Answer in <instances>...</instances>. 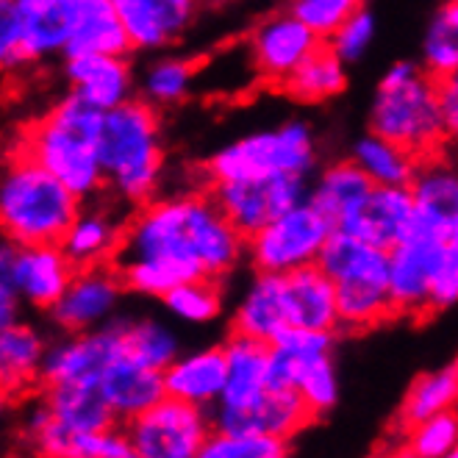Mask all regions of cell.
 Here are the masks:
<instances>
[{
  "label": "cell",
  "mask_w": 458,
  "mask_h": 458,
  "mask_svg": "<svg viewBox=\"0 0 458 458\" xmlns=\"http://www.w3.org/2000/svg\"><path fill=\"white\" fill-rule=\"evenodd\" d=\"M47 339L29 322H12L0 328V378L9 394L42 384V367L47 356Z\"/></svg>",
  "instance_id": "83f0119b"
},
{
  "label": "cell",
  "mask_w": 458,
  "mask_h": 458,
  "mask_svg": "<svg viewBox=\"0 0 458 458\" xmlns=\"http://www.w3.org/2000/svg\"><path fill=\"white\" fill-rule=\"evenodd\" d=\"M309 183L306 175H269L211 183L208 192L220 203L225 217L250 239L289 208L309 200Z\"/></svg>",
  "instance_id": "8fae6325"
},
{
  "label": "cell",
  "mask_w": 458,
  "mask_h": 458,
  "mask_svg": "<svg viewBox=\"0 0 458 458\" xmlns=\"http://www.w3.org/2000/svg\"><path fill=\"white\" fill-rule=\"evenodd\" d=\"M67 9L72 17V37L64 59L133 50L112 0H67Z\"/></svg>",
  "instance_id": "d4e9b609"
},
{
  "label": "cell",
  "mask_w": 458,
  "mask_h": 458,
  "mask_svg": "<svg viewBox=\"0 0 458 458\" xmlns=\"http://www.w3.org/2000/svg\"><path fill=\"white\" fill-rule=\"evenodd\" d=\"M375 31H378V22H375L372 12H367L364 6L350 14L339 29L334 31L331 39H326L344 64H356L359 59H364V53L372 47L375 42Z\"/></svg>",
  "instance_id": "ee69618b"
},
{
  "label": "cell",
  "mask_w": 458,
  "mask_h": 458,
  "mask_svg": "<svg viewBox=\"0 0 458 458\" xmlns=\"http://www.w3.org/2000/svg\"><path fill=\"white\" fill-rule=\"evenodd\" d=\"M455 406H458V359L434 372L420 375L400 403L397 425L409 430L411 425Z\"/></svg>",
  "instance_id": "d590c367"
},
{
  "label": "cell",
  "mask_w": 458,
  "mask_h": 458,
  "mask_svg": "<svg viewBox=\"0 0 458 458\" xmlns=\"http://www.w3.org/2000/svg\"><path fill=\"white\" fill-rule=\"evenodd\" d=\"M125 430L140 458H200L214 434V420L208 409L165 397L150 411L125 422Z\"/></svg>",
  "instance_id": "30bf717a"
},
{
  "label": "cell",
  "mask_w": 458,
  "mask_h": 458,
  "mask_svg": "<svg viewBox=\"0 0 458 458\" xmlns=\"http://www.w3.org/2000/svg\"><path fill=\"white\" fill-rule=\"evenodd\" d=\"M334 231V220L311 200H303L248 239V259L256 273L289 276L317 264Z\"/></svg>",
  "instance_id": "ba28073f"
},
{
  "label": "cell",
  "mask_w": 458,
  "mask_h": 458,
  "mask_svg": "<svg viewBox=\"0 0 458 458\" xmlns=\"http://www.w3.org/2000/svg\"><path fill=\"white\" fill-rule=\"evenodd\" d=\"M326 42L314 29L294 14L281 12L259 22L248 37V62L259 78L284 84L311 53Z\"/></svg>",
  "instance_id": "2e32d148"
},
{
  "label": "cell",
  "mask_w": 458,
  "mask_h": 458,
  "mask_svg": "<svg viewBox=\"0 0 458 458\" xmlns=\"http://www.w3.org/2000/svg\"><path fill=\"white\" fill-rule=\"evenodd\" d=\"M334 284L389 281V250L336 228L317 261Z\"/></svg>",
  "instance_id": "f1b7e54d"
},
{
  "label": "cell",
  "mask_w": 458,
  "mask_h": 458,
  "mask_svg": "<svg viewBox=\"0 0 458 458\" xmlns=\"http://www.w3.org/2000/svg\"><path fill=\"white\" fill-rule=\"evenodd\" d=\"M120 359H125L123 317L112 319L103 328L64 334V339L50 342L42 367V384H100L109 367Z\"/></svg>",
  "instance_id": "9a60e30c"
},
{
  "label": "cell",
  "mask_w": 458,
  "mask_h": 458,
  "mask_svg": "<svg viewBox=\"0 0 458 458\" xmlns=\"http://www.w3.org/2000/svg\"><path fill=\"white\" fill-rule=\"evenodd\" d=\"M123 292L128 289L114 264L78 267L59 303L47 314L53 319V326L64 334L95 331L117 319Z\"/></svg>",
  "instance_id": "5bb4252c"
},
{
  "label": "cell",
  "mask_w": 458,
  "mask_h": 458,
  "mask_svg": "<svg viewBox=\"0 0 458 458\" xmlns=\"http://www.w3.org/2000/svg\"><path fill=\"white\" fill-rule=\"evenodd\" d=\"M437 87H439V106H442L447 142L458 145V70L437 78Z\"/></svg>",
  "instance_id": "bcb514c9"
},
{
  "label": "cell",
  "mask_w": 458,
  "mask_h": 458,
  "mask_svg": "<svg viewBox=\"0 0 458 458\" xmlns=\"http://www.w3.org/2000/svg\"><path fill=\"white\" fill-rule=\"evenodd\" d=\"M375 458H417L409 447H403V450H397V453H389V455H375Z\"/></svg>",
  "instance_id": "7dc6e473"
},
{
  "label": "cell",
  "mask_w": 458,
  "mask_h": 458,
  "mask_svg": "<svg viewBox=\"0 0 458 458\" xmlns=\"http://www.w3.org/2000/svg\"><path fill=\"white\" fill-rule=\"evenodd\" d=\"M417 220V203L411 186H372L369 195L336 225L369 245L392 250L411 231Z\"/></svg>",
  "instance_id": "ffe728a7"
},
{
  "label": "cell",
  "mask_w": 458,
  "mask_h": 458,
  "mask_svg": "<svg viewBox=\"0 0 458 458\" xmlns=\"http://www.w3.org/2000/svg\"><path fill=\"white\" fill-rule=\"evenodd\" d=\"M72 37L67 0H0V62L4 70L64 59Z\"/></svg>",
  "instance_id": "52a82bcc"
},
{
  "label": "cell",
  "mask_w": 458,
  "mask_h": 458,
  "mask_svg": "<svg viewBox=\"0 0 458 458\" xmlns=\"http://www.w3.org/2000/svg\"><path fill=\"white\" fill-rule=\"evenodd\" d=\"M339 328L364 331L394 314L389 281H344L336 284Z\"/></svg>",
  "instance_id": "74e56055"
},
{
  "label": "cell",
  "mask_w": 458,
  "mask_h": 458,
  "mask_svg": "<svg viewBox=\"0 0 458 458\" xmlns=\"http://www.w3.org/2000/svg\"><path fill=\"white\" fill-rule=\"evenodd\" d=\"M200 458H289V439L264 434H231L217 430L208 437Z\"/></svg>",
  "instance_id": "60d3db41"
},
{
  "label": "cell",
  "mask_w": 458,
  "mask_h": 458,
  "mask_svg": "<svg viewBox=\"0 0 458 458\" xmlns=\"http://www.w3.org/2000/svg\"><path fill=\"white\" fill-rule=\"evenodd\" d=\"M211 420L217 430H231V434H264L292 439L314 420V414L298 389L267 386L242 409H211Z\"/></svg>",
  "instance_id": "e0dca14e"
},
{
  "label": "cell",
  "mask_w": 458,
  "mask_h": 458,
  "mask_svg": "<svg viewBox=\"0 0 458 458\" xmlns=\"http://www.w3.org/2000/svg\"><path fill=\"white\" fill-rule=\"evenodd\" d=\"M447 458H458V447H455V450H453V453H450Z\"/></svg>",
  "instance_id": "681fc988"
},
{
  "label": "cell",
  "mask_w": 458,
  "mask_h": 458,
  "mask_svg": "<svg viewBox=\"0 0 458 458\" xmlns=\"http://www.w3.org/2000/svg\"><path fill=\"white\" fill-rule=\"evenodd\" d=\"M223 347L228 361V384L214 409H242L267 389L269 344L242 334H231Z\"/></svg>",
  "instance_id": "4316f807"
},
{
  "label": "cell",
  "mask_w": 458,
  "mask_h": 458,
  "mask_svg": "<svg viewBox=\"0 0 458 458\" xmlns=\"http://www.w3.org/2000/svg\"><path fill=\"white\" fill-rule=\"evenodd\" d=\"M20 439L37 458H140L125 425L72 430L53 417L42 400L22 417Z\"/></svg>",
  "instance_id": "7c38bea8"
},
{
  "label": "cell",
  "mask_w": 458,
  "mask_h": 458,
  "mask_svg": "<svg viewBox=\"0 0 458 458\" xmlns=\"http://www.w3.org/2000/svg\"><path fill=\"white\" fill-rule=\"evenodd\" d=\"M75 276V264L62 245H14L4 242L0 253V278L9 281L20 301L37 311H50L59 303Z\"/></svg>",
  "instance_id": "4fadbf2b"
},
{
  "label": "cell",
  "mask_w": 458,
  "mask_h": 458,
  "mask_svg": "<svg viewBox=\"0 0 458 458\" xmlns=\"http://www.w3.org/2000/svg\"><path fill=\"white\" fill-rule=\"evenodd\" d=\"M364 0H292V12L322 39H331L339 25L361 9Z\"/></svg>",
  "instance_id": "f6af8a7d"
},
{
  "label": "cell",
  "mask_w": 458,
  "mask_h": 458,
  "mask_svg": "<svg viewBox=\"0 0 458 458\" xmlns=\"http://www.w3.org/2000/svg\"><path fill=\"white\" fill-rule=\"evenodd\" d=\"M228 384V361L225 347L211 344L181 353L167 369H165V389L167 397L192 403L200 409H214L220 403Z\"/></svg>",
  "instance_id": "44dd1931"
},
{
  "label": "cell",
  "mask_w": 458,
  "mask_h": 458,
  "mask_svg": "<svg viewBox=\"0 0 458 458\" xmlns=\"http://www.w3.org/2000/svg\"><path fill=\"white\" fill-rule=\"evenodd\" d=\"M447 239L425 220H414L411 231L389 250V292L394 314H430V294L445 261Z\"/></svg>",
  "instance_id": "9c48e42d"
},
{
  "label": "cell",
  "mask_w": 458,
  "mask_h": 458,
  "mask_svg": "<svg viewBox=\"0 0 458 458\" xmlns=\"http://www.w3.org/2000/svg\"><path fill=\"white\" fill-rule=\"evenodd\" d=\"M125 223L120 214H114L109 206L92 200H84L78 217L67 228L64 239L59 242L67 259L78 267H95V264H114L117 250L123 245Z\"/></svg>",
  "instance_id": "7402d4cb"
},
{
  "label": "cell",
  "mask_w": 458,
  "mask_h": 458,
  "mask_svg": "<svg viewBox=\"0 0 458 458\" xmlns=\"http://www.w3.org/2000/svg\"><path fill=\"white\" fill-rule=\"evenodd\" d=\"M103 117L106 112L67 92L17 133L14 150L39 161L81 200H92L106 192L100 161Z\"/></svg>",
  "instance_id": "7a4b0ae2"
},
{
  "label": "cell",
  "mask_w": 458,
  "mask_h": 458,
  "mask_svg": "<svg viewBox=\"0 0 458 458\" xmlns=\"http://www.w3.org/2000/svg\"><path fill=\"white\" fill-rule=\"evenodd\" d=\"M420 64L434 78L458 70V0H445L430 14L420 42Z\"/></svg>",
  "instance_id": "f35d334b"
},
{
  "label": "cell",
  "mask_w": 458,
  "mask_h": 458,
  "mask_svg": "<svg viewBox=\"0 0 458 458\" xmlns=\"http://www.w3.org/2000/svg\"><path fill=\"white\" fill-rule=\"evenodd\" d=\"M211 4H233V0H211Z\"/></svg>",
  "instance_id": "c3c4849f"
},
{
  "label": "cell",
  "mask_w": 458,
  "mask_h": 458,
  "mask_svg": "<svg viewBox=\"0 0 458 458\" xmlns=\"http://www.w3.org/2000/svg\"><path fill=\"white\" fill-rule=\"evenodd\" d=\"M81 200L39 161L14 150L0 181V225L14 245H59Z\"/></svg>",
  "instance_id": "277c9868"
},
{
  "label": "cell",
  "mask_w": 458,
  "mask_h": 458,
  "mask_svg": "<svg viewBox=\"0 0 458 458\" xmlns=\"http://www.w3.org/2000/svg\"><path fill=\"white\" fill-rule=\"evenodd\" d=\"M406 447L417 458H447L458 447V409L439 411L406 430Z\"/></svg>",
  "instance_id": "b9f144b4"
},
{
  "label": "cell",
  "mask_w": 458,
  "mask_h": 458,
  "mask_svg": "<svg viewBox=\"0 0 458 458\" xmlns=\"http://www.w3.org/2000/svg\"><path fill=\"white\" fill-rule=\"evenodd\" d=\"M231 328L233 334L273 344L289 328L284 276L256 273L233 309Z\"/></svg>",
  "instance_id": "603a6c76"
},
{
  "label": "cell",
  "mask_w": 458,
  "mask_h": 458,
  "mask_svg": "<svg viewBox=\"0 0 458 458\" xmlns=\"http://www.w3.org/2000/svg\"><path fill=\"white\" fill-rule=\"evenodd\" d=\"M248 256L242 233L211 192L153 198L125 223L114 267L125 289L165 298L192 278H228Z\"/></svg>",
  "instance_id": "6da1fadb"
},
{
  "label": "cell",
  "mask_w": 458,
  "mask_h": 458,
  "mask_svg": "<svg viewBox=\"0 0 458 458\" xmlns=\"http://www.w3.org/2000/svg\"><path fill=\"white\" fill-rule=\"evenodd\" d=\"M100 161L106 195L125 206H145L156 198L165 175V142H161L158 109L133 98L103 117Z\"/></svg>",
  "instance_id": "3957f363"
},
{
  "label": "cell",
  "mask_w": 458,
  "mask_h": 458,
  "mask_svg": "<svg viewBox=\"0 0 458 458\" xmlns=\"http://www.w3.org/2000/svg\"><path fill=\"white\" fill-rule=\"evenodd\" d=\"M317 167V137L306 120H286L236 137L206 161L211 183L269 178V175H311Z\"/></svg>",
  "instance_id": "8992f818"
},
{
  "label": "cell",
  "mask_w": 458,
  "mask_h": 458,
  "mask_svg": "<svg viewBox=\"0 0 458 458\" xmlns=\"http://www.w3.org/2000/svg\"><path fill=\"white\" fill-rule=\"evenodd\" d=\"M350 158L372 181V186H411L422 167L420 156L372 131L353 142Z\"/></svg>",
  "instance_id": "1f68e13d"
},
{
  "label": "cell",
  "mask_w": 458,
  "mask_h": 458,
  "mask_svg": "<svg viewBox=\"0 0 458 458\" xmlns=\"http://www.w3.org/2000/svg\"><path fill=\"white\" fill-rule=\"evenodd\" d=\"M170 317L186 326H208L223 314V286L217 278H192L161 298Z\"/></svg>",
  "instance_id": "ab89813d"
},
{
  "label": "cell",
  "mask_w": 458,
  "mask_h": 458,
  "mask_svg": "<svg viewBox=\"0 0 458 458\" xmlns=\"http://www.w3.org/2000/svg\"><path fill=\"white\" fill-rule=\"evenodd\" d=\"M45 409L72 430H106L120 425L100 384H50L42 394Z\"/></svg>",
  "instance_id": "f546056e"
},
{
  "label": "cell",
  "mask_w": 458,
  "mask_h": 458,
  "mask_svg": "<svg viewBox=\"0 0 458 458\" xmlns=\"http://www.w3.org/2000/svg\"><path fill=\"white\" fill-rule=\"evenodd\" d=\"M372 190V181L359 170L353 158L331 161L317 170L314 181L309 183V200L326 214L334 225H339L350 211H353Z\"/></svg>",
  "instance_id": "4dcf8cb0"
},
{
  "label": "cell",
  "mask_w": 458,
  "mask_h": 458,
  "mask_svg": "<svg viewBox=\"0 0 458 458\" xmlns=\"http://www.w3.org/2000/svg\"><path fill=\"white\" fill-rule=\"evenodd\" d=\"M281 87L298 103H326L344 92L347 64L339 59V53L328 42H322Z\"/></svg>",
  "instance_id": "836d02e7"
},
{
  "label": "cell",
  "mask_w": 458,
  "mask_h": 458,
  "mask_svg": "<svg viewBox=\"0 0 458 458\" xmlns=\"http://www.w3.org/2000/svg\"><path fill=\"white\" fill-rule=\"evenodd\" d=\"M367 128L403 145L422 161L434 158L447 142L437 78L420 62L392 64L375 87Z\"/></svg>",
  "instance_id": "5b68a950"
},
{
  "label": "cell",
  "mask_w": 458,
  "mask_h": 458,
  "mask_svg": "<svg viewBox=\"0 0 458 458\" xmlns=\"http://www.w3.org/2000/svg\"><path fill=\"white\" fill-rule=\"evenodd\" d=\"M298 392L309 403L314 417H326L328 411H334V406L339 403V375H336L334 353L303 361Z\"/></svg>",
  "instance_id": "7bdbcfd3"
},
{
  "label": "cell",
  "mask_w": 458,
  "mask_h": 458,
  "mask_svg": "<svg viewBox=\"0 0 458 458\" xmlns=\"http://www.w3.org/2000/svg\"><path fill=\"white\" fill-rule=\"evenodd\" d=\"M123 350L125 359L161 372L181 356L175 331L156 317H123Z\"/></svg>",
  "instance_id": "8d00e7d4"
},
{
  "label": "cell",
  "mask_w": 458,
  "mask_h": 458,
  "mask_svg": "<svg viewBox=\"0 0 458 458\" xmlns=\"http://www.w3.org/2000/svg\"><path fill=\"white\" fill-rule=\"evenodd\" d=\"M286 286V314L289 328L311 331H339V303L336 284L319 264L294 269L284 276Z\"/></svg>",
  "instance_id": "cb8c5ba5"
},
{
  "label": "cell",
  "mask_w": 458,
  "mask_h": 458,
  "mask_svg": "<svg viewBox=\"0 0 458 458\" xmlns=\"http://www.w3.org/2000/svg\"><path fill=\"white\" fill-rule=\"evenodd\" d=\"M100 386L120 425L137 420L140 414L150 411L156 403L167 397L165 372L150 369L131 359H120L117 364H112L109 372L103 375Z\"/></svg>",
  "instance_id": "484cf974"
},
{
  "label": "cell",
  "mask_w": 458,
  "mask_h": 458,
  "mask_svg": "<svg viewBox=\"0 0 458 458\" xmlns=\"http://www.w3.org/2000/svg\"><path fill=\"white\" fill-rule=\"evenodd\" d=\"M417 217L434 225L442 236L458 220V170L447 161L425 158L411 183Z\"/></svg>",
  "instance_id": "d6a6232c"
},
{
  "label": "cell",
  "mask_w": 458,
  "mask_h": 458,
  "mask_svg": "<svg viewBox=\"0 0 458 458\" xmlns=\"http://www.w3.org/2000/svg\"><path fill=\"white\" fill-rule=\"evenodd\" d=\"M64 78L72 95L109 112L137 98L140 72L133 70L128 53H95V56L62 59Z\"/></svg>",
  "instance_id": "ac0fdd59"
},
{
  "label": "cell",
  "mask_w": 458,
  "mask_h": 458,
  "mask_svg": "<svg viewBox=\"0 0 458 458\" xmlns=\"http://www.w3.org/2000/svg\"><path fill=\"white\" fill-rule=\"evenodd\" d=\"M195 87V62L175 53H161L153 56L140 70L137 98L148 100L153 109H173L192 95Z\"/></svg>",
  "instance_id": "e575fe53"
},
{
  "label": "cell",
  "mask_w": 458,
  "mask_h": 458,
  "mask_svg": "<svg viewBox=\"0 0 458 458\" xmlns=\"http://www.w3.org/2000/svg\"><path fill=\"white\" fill-rule=\"evenodd\" d=\"M131 47L158 53L175 45L200 12L203 0H112Z\"/></svg>",
  "instance_id": "d6986e66"
}]
</instances>
